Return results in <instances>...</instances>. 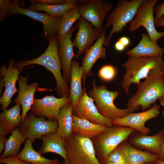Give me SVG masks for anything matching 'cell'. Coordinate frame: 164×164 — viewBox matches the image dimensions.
I'll use <instances>...</instances> for the list:
<instances>
[{
  "label": "cell",
  "instance_id": "cell-1",
  "mask_svg": "<svg viewBox=\"0 0 164 164\" xmlns=\"http://www.w3.org/2000/svg\"><path fill=\"white\" fill-rule=\"evenodd\" d=\"M161 67L152 69L145 80L136 85L137 91L128 99L127 109L132 112L140 106L142 111H146L163 96L164 75Z\"/></svg>",
  "mask_w": 164,
  "mask_h": 164
},
{
  "label": "cell",
  "instance_id": "cell-2",
  "mask_svg": "<svg viewBox=\"0 0 164 164\" xmlns=\"http://www.w3.org/2000/svg\"><path fill=\"white\" fill-rule=\"evenodd\" d=\"M59 44L56 35L54 36L50 41L46 51L39 57L31 60H22L15 63L19 70L29 65L37 64L45 67L53 74L56 86L53 90L60 97H69L70 89L62 74L59 56Z\"/></svg>",
  "mask_w": 164,
  "mask_h": 164
},
{
  "label": "cell",
  "instance_id": "cell-3",
  "mask_svg": "<svg viewBox=\"0 0 164 164\" xmlns=\"http://www.w3.org/2000/svg\"><path fill=\"white\" fill-rule=\"evenodd\" d=\"M67 159L60 164H102L91 139L72 133L64 138Z\"/></svg>",
  "mask_w": 164,
  "mask_h": 164
},
{
  "label": "cell",
  "instance_id": "cell-4",
  "mask_svg": "<svg viewBox=\"0 0 164 164\" xmlns=\"http://www.w3.org/2000/svg\"><path fill=\"white\" fill-rule=\"evenodd\" d=\"M128 57L122 65L125 71L121 83L122 87L127 94L132 84H140L141 80L148 77L152 69L162 67L164 62L162 56Z\"/></svg>",
  "mask_w": 164,
  "mask_h": 164
},
{
  "label": "cell",
  "instance_id": "cell-5",
  "mask_svg": "<svg viewBox=\"0 0 164 164\" xmlns=\"http://www.w3.org/2000/svg\"><path fill=\"white\" fill-rule=\"evenodd\" d=\"M87 93L94 99L100 114L106 118L113 120L123 118L132 112L127 108H119L114 105V101L120 92L116 91H109L104 85L97 87L95 79L93 82L91 90Z\"/></svg>",
  "mask_w": 164,
  "mask_h": 164
},
{
  "label": "cell",
  "instance_id": "cell-6",
  "mask_svg": "<svg viewBox=\"0 0 164 164\" xmlns=\"http://www.w3.org/2000/svg\"><path fill=\"white\" fill-rule=\"evenodd\" d=\"M144 0H119L117 2L114 9L106 18V26H112V28L106 39L104 46L108 47L112 36L123 31L127 24L134 18L137 9Z\"/></svg>",
  "mask_w": 164,
  "mask_h": 164
},
{
  "label": "cell",
  "instance_id": "cell-7",
  "mask_svg": "<svg viewBox=\"0 0 164 164\" xmlns=\"http://www.w3.org/2000/svg\"><path fill=\"white\" fill-rule=\"evenodd\" d=\"M159 0H144L138 7L134 19L129 23L128 29L131 33L144 27L151 40L157 43L160 39L164 37V31L158 32L154 22V9Z\"/></svg>",
  "mask_w": 164,
  "mask_h": 164
},
{
  "label": "cell",
  "instance_id": "cell-8",
  "mask_svg": "<svg viewBox=\"0 0 164 164\" xmlns=\"http://www.w3.org/2000/svg\"><path fill=\"white\" fill-rule=\"evenodd\" d=\"M135 131L128 127L113 125L97 137V148L102 164L110 153Z\"/></svg>",
  "mask_w": 164,
  "mask_h": 164
},
{
  "label": "cell",
  "instance_id": "cell-9",
  "mask_svg": "<svg viewBox=\"0 0 164 164\" xmlns=\"http://www.w3.org/2000/svg\"><path fill=\"white\" fill-rule=\"evenodd\" d=\"M58 125L57 121L46 120L31 111L21 122L19 128L22 135L33 143L45 135L56 132Z\"/></svg>",
  "mask_w": 164,
  "mask_h": 164
},
{
  "label": "cell",
  "instance_id": "cell-10",
  "mask_svg": "<svg viewBox=\"0 0 164 164\" xmlns=\"http://www.w3.org/2000/svg\"><path fill=\"white\" fill-rule=\"evenodd\" d=\"M81 17L95 29L104 31L103 22L113 8L112 4L102 0H77Z\"/></svg>",
  "mask_w": 164,
  "mask_h": 164
},
{
  "label": "cell",
  "instance_id": "cell-11",
  "mask_svg": "<svg viewBox=\"0 0 164 164\" xmlns=\"http://www.w3.org/2000/svg\"><path fill=\"white\" fill-rule=\"evenodd\" d=\"M70 103V97L57 98L53 95H47L40 99L34 98L31 110L38 117L57 121L61 108Z\"/></svg>",
  "mask_w": 164,
  "mask_h": 164
},
{
  "label": "cell",
  "instance_id": "cell-12",
  "mask_svg": "<svg viewBox=\"0 0 164 164\" xmlns=\"http://www.w3.org/2000/svg\"><path fill=\"white\" fill-rule=\"evenodd\" d=\"M19 4L17 1H12L9 15L17 13L21 14L41 22L43 25L44 34L50 41L53 37L58 32L61 17H54L46 13L38 12L22 8Z\"/></svg>",
  "mask_w": 164,
  "mask_h": 164
},
{
  "label": "cell",
  "instance_id": "cell-13",
  "mask_svg": "<svg viewBox=\"0 0 164 164\" xmlns=\"http://www.w3.org/2000/svg\"><path fill=\"white\" fill-rule=\"evenodd\" d=\"M160 108V105L154 104L146 111L137 113L131 112L123 118L112 120V125L129 127L147 135L151 130L145 126V124L149 120L158 117Z\"/></svg>",
  "mask_w": 164,
  "mask_h": 164
},
{
  "label": "cell",
  "instance_id": "cell-14",
  "mask_svg": "<svg viewBox=\"0 0 164 164\" xmlns=\"http://www.w3.org/2000/svg\"><path fill=\"white\" fill-rule=\"evenodd\" d=\"M94 101V99L87 95L84 87L83 95L79 98L77 105L73 108V114L78 118L87 119L95 124L108 127L112 126L113 120L101 115Z\"/></svg>",
  "mask_w": 164,
  "mask_h": 164
},
{
  "label": "cell",
  "instance_id": "cell-15",
  "mask_svg": "<svg viewBox=\"0 0 164 164\" xmlns=\"http://www.w3.org/2000/svg\"><path fill=\"white\" fill-rule=\"evenodd\" d=\"M77 25L78 31L73 43V47L77 50L75 56L77 59L85 53L92 45L94 40L101 36L104 31L95 29L90 22L81 17L78 19Z\"/></svg>",
  "mask_w": 164,
  "mask_h": 164
},
{
  "label": "cell",
  "instance_id": "cell-16",
  "mask_svg": "<svg viewBox=\"0 0 164 164\" xmlns=\"http://www.w3.org/2000/svg\"><path fill=\"white\" fill-rule=\"evenodd\" d=\"M21 70L15 67L13 60H9L7 67L5 65H2L1 67L0 75L3 77L1 80L3 83L5 88L4 92L0 98V109L2 110L6 109L12 102V97L18 91L16 84L19 79Z\"/></svg>",
  "mask_w": 164,
  "mask_h": 164
},
{
  "label": "cell",
  "instance_id": "cell-17",
  "mask_svg": "<svg viewBox=\"0 0 164 164\" xmlns=\"http://www.w3.org/2000/svg\"><path fill=\"white\" fill-rule=\"evenodd\" d=\"M77 28V25L73 26L66 34L61 35L58 34L56 35L59 41L58 53L63 71L62 75L67 83L70 82L71 66L73 58L75 56L71 37Z\"/></svg>",
  "mask_w": 164,
  "mask_h": 164
},
{
  "label": "cell",
  "instance_id": "cell-18",
  "mask_svg": "<svg viewBox=\"0 0 164 164\" xmlns=\"http://www.w3.org/2000/svg\"><path fill=\"white\" fill-rule=\"evenodd\" d=\"M108 27L106 26L103 32L94 44L85 53L81 61L83 69V79L93 75L92 69L96 62L99 59L106 56V49L104 47L106 39L105 33Z\"/></svg>",
  "mask_w": 164,
  "mask_h": 164
},
{
  "label": "cell",
  "instance_id": "cell-19",
  "mask_svg": "<svg viewBox=\"0 0 164 164\" xmlns=\"http://www.w3.org/2000/svg\"><path fill=\"white\" fill-rule=\"evenodd\" d=\"M28 76L21 75L18 80V94L14 100V103H19L22 108L21 122L23 121L33 104L35 93L39 84L34 82L31 84H27Z\"/></svg>",
  "mask_w": 164,
  "mask_h": 164
},
{
  "label": "cell",
  "instance_id": "cell-20",
  "mask_svg": "<svg viewBox=\"0 0 164 164\" xmlns=\"http://www.w3.org/2000/svg\"><path fill=\"white\" fill-rule=\"evenodd\" d=\"M138 44L134 48L127 51L128 56H161L164 53V48L157 43L152 42L147 33H143Z\"/></svg>",
  "mask_w": 164,
  "mask_h": 164
},
{
  "label": "cell",
  "instance_id": "cell-21",
  "mask_svg": "<svg viewBox=\"0 0 164 164\" xmlns=\"http://www.w3.org/2000/svg\"><path fill=\"white\" fill-rule=\"evenodd\" d=\"M73 133L90 139L97 137L108 128L94 123L87 119L80 118L73 114Z\"/></svg>",
  "mask_w": 164,
  "mask_h": 164
},
{
  "label": "cell",
  "instance_id": "cell-22",
  "mask_svg": "<svg viewBox=\"0 0 164 164\" xmlns=\"http://www.w3.org/2000/svg\"><path fill=\"white\" fill-rule=\"evenodd\" d=\"M83 69L79 62L73 60L70 71V97L73 108L77 104L79 98L84 92L82 85V79L83 77Z\"/></svg>",
  "mask_w": 164,
  "mask_h": 164
},
{
  "label": "cell",
  "instance_id": "cell-23",
  "mask_svg": "<svg viewBox=\"0 0 164 164\" xmlns=\"http://www.w3.org/2000/svg\"><path fill=\"white\" fill-rule=\"evenodd\" d=\"M163 139L162 130L155 134L148 136L140 133L131 138L129 143L141 149L151 152L158 155Z\"/></svg>",
  "mask_w": 164,
  "mask_h": 164
},
{
  "label": "cell",
  "instance_id": "cell-24",
  "mask_svg": "<svg viewBox=\"0 0 164 164\" xmlns=\"http://www.w3.org/2000/svg\"><path fill=\"white\" fill-rule=\"evenodd\" d=\"M41 139L42 145L38 152L42 155L49 152L54 153L61 156L64 160L67 159L64 138L55 132L45 135Z\"/></svg>",
  "mask_w": 164,
  "mask_h": 164
},
{
  "label": "cell",
  "instance_id": "cell-25",
  "mask_svg": "<svg viewBox=\"0 0 164 164\" xmlns=\"http://www.w3.org/2000/svg\"><path fill=\"white\" fill-rule=\"evenodd\" d=\"M118 146L125 154L129 164H143L159 159L158 155L138 149L127 142H123Z\"/></svg>",
  "mask_w": 164,
  "mask_h": 164
},
{
  "label": "cell",
  "instance_id": "cell-26",
  "mask_svg": "<svg viewBox=\"0 0 164 164\" xmlns=\"http://www.w3.org/2000/svg\"><path fill=\"white\" fill-rule=\"evenodd\" d=\"M32 143L26 139L24 146L17 157L22 160L32 164H59L58 159H50L43 157L39 152L36 151L32 146Z\"/></svg>",
  "mask_w": 164,
  "mask_h": 164
},
{
  "label": "cell",
  "instance_id": "cell-27",
  "mask_svg": "<svg viewBox=\"0 0 164 164\" xmlns=\"http://www.w3.org/2000/svg\"><path fill=\"white\" fill-rule=\"evenodd\" d=\"M21 105L17 103L12 108L6 109L0 114V127L12 133L21 122Z\"/></svg>",
  "mask_w": 164,
  "mask_h": 164
},
{
  "label": "cell",
  "instance_id": "cell-28",
  "mask_svg": "<svg viewBox=\"0 0 164 164\" xmlns=\"http://www.w3.org/2000/svg\"><path fill=\"white\" fill-rule=\"evenodd\" d=\"M73 107L72 103L67 104L60 109L57 120L58 127L56 133L64 138L73 133Z\"/></svg>",
  "mask_w": 164,
  "mask_h": 164
},
{
  "label": "cell",
  "instance_id": "cell-29",
  "mask_svg": "<svg viewBox=\"0 0 164 164\" xmlns=\"http://www.w3.org/2000/svg\"><path fill=\"white\" fill-rule=\"evenodd\" d=\"M27 9L32 11H43L54 17H60L70 9L78 7L77 0H69L68 2L62 4L50 5L32 3Z\"/></svg>",
  "mask_w": 164,
  "mask_h": 164
},
{
  "label": "cell",
  "instance_id": "cell-30",
  "mask_svg": "<svg viewBox=\"0 0 164 164\" xmlns=\"http://www.w3.org/2000/svg\"><path fill=\"white\" fill-rule=\"evenodd\" d=\"M26 139L21 133L19 127L16 128L7 139L4 152L0 158H5L10 156H16L21 145Z\"/></svg>",
  "mask_w": 164,
  "mask_h": 164
},
{
  "label": "cell",
  "instance_id": "cell-31",
  "mask_svg": "<svg viewBox=\"0 0 164 164\" xmlns=\"http://www.w3.org/2000/svg\"><path fill=\"white\" fill-rule=\"evenodd\" d=\"M80 17L78 7L68 11L61 17L57 32L58 34L64 35L67 33L73 27V23Z\"/></svg>",
  "mask_w": 164,
  "mask_h": 164
},
{
  "label": "cell",
  "instance_id": "cell-32",
  "mask_svg": "<svg viewBox=\"0 0 164 164\" xmlns=\"http://www.w3.org/2000/svg\"><path fill=\"white\" fill-rule=\"evenodd\" d=\"M115 67L112 65L106 64L102 67L98 71L100 78L105 81H110L114 79L117 74Z\"/></svg>",
  "mask_w": 164,
  "mask_h": 164
},
{
  "label": "cell",
  "instance_id": "cell-33",
  "mask_svg": "<svg viewBox=\"0 0 164 164\" xmlns=\"http://www.w3.org/2000/svg\"><path fill=\"white\" fill-rule=\"evenodd\" d=\"M107 159L118 164H129L125 154L119 146L110 153Z\"/></svg>",
  "mask_w": 164,
  "mask_h": 164
},
{
  "label": "cell",
  "instance_id": "cell-34",
  "mask_svg": "<svg viewBox=\"0 0 164 164\" xmlns=\"http://www.w3.org/2000/svg\"><path fill=\"white\" fill-rule=\"evenodd\" d=\"M12 4V1L0 0V21L2 22L5 18L9 15V13Z\"/></svg>",
  "mask_w": 164,
  "mask_h": 164
},
{
  "label": "cell",
  "instance_id": "cell-35",
  "mask_svg": "<svg viewBox=\"0 0 164 164\" xmlns=\"http://www.w3.org/2000/svg\"><path fill=\"white\" fill-rule=\"evenodd\" d=\"M0 163L5 164H32L20 160L17 156H12L5 158H0Z\"/></svg>",
  "mask_w": 164,
  "mask_h": 164
},
{
  "label": "cell",
  "instance_id": "cell-36",
  "mask_svg": "<svg viewBox=\"0 0 164 164\" xmlns=\"http://www.w3.org/2000/svg\"><path fill=\"white\" fill-rule=\"evenodd\" d=\"M154 12L155 13L154 22L155 26L161 18L164 15V2L162 4H158L154 7Z\"/></svg>",
  "mask_w": 164,
  "mask_h": 164
},
{
  "label": "cell",
  "instance_id": "cell-37",
  "mask_svg": "<svg viewBox=\"0 0 164 164\" xmlns=\"http://www.w3.org/2000/svg\"><path fill=\"white\" fill-rule=\"evenodd\" d=\"M69 0H30V3H36L46 5H56L66 3L69 2Z\"/></svg>",
  "mask_w": 164,
  "mask_h": 164
},
{
  "label": "cell",
  "instance_id": "cell-38",
  "mask_svg": "<svg viewBox=\"0 0 164 164\" xmlns=\"http://www.w3.org/2000/svg\"><path fill=\"white\" fill-rule=\"evenodd\" d=\"M162 130L163 134V141L161 145L159 154L158 155L159 156V160L164 161V128Z\"/></svg>",
  "mask_w": 164,
  "mask_h": 164
},
{
  "label": "cell",
  "instance_id": "cell-39",
  "mask_svg": "<svg viewBox=\"0 0 164 164\" xmlns=\"http://www.w3.org/2000/svg\"><path fill=\"white\" fill-rule=\"evenodd\" d=\"M114 49L118 52H122L125 50L126 47L118 41L116 42L114 44Z\"/></svg>",
  "mask_w": 164,
  "mask_h": 164
},
{
  "label": "cell",
  "instance_id": "cell-40",
  "mask_svg": "<svg viewBox=\"0 0 164 164\" xmlns=\"http://www.w3.org/2000/svg\"><path fill=\"white\" fill-rule=\"evenodd\" d=\"M118 41L121 43L126 47L128 46L131 43L129 38L125 36L120 37Z\"/></svg>",
  "mask_w": 164,
  "mask_h": 164
},
{
  "label": "cell",
  "instance_id": "cell-41",
  "mask_svg": "<svg viewBox=\"0 0 164 164\" xmlns=\"http://www.w3.org/2000/svg\"><path fill=\"white\" fill-rule=\"evenodd\" d=\"M7 140L5 136L0 138V154L5 149Z\"/></svg>",
  "mask_w": 164,
  "mask_h": 164
},
{
  "label": "cell",
  "instance_id": "cell-42",
  "mask_svg": "<svg viewBox=\"0 0 164 164\" xmlns=\"http://www.w3.org/2000/svg\"><path fill=\"white\" fill-rule=\"evenodd\" d=\"M155 26L157 27L164 26V15L161 18Z\"/></svg>",
  "mask_w": 164,
  "mask_h": 164
},
{
  "label": "cell",
  "instance_id": "cell-43",
  "mask_svg": "<svg viewBox=\"0 0 164 164\" xmlns=\"http://www.w3.org/2000/svg\"><path fill=\"white\" fill-rule=\"evenodd\" d=\"M159 101L160 104L161 105L164 106V95L162 98L159 99Z\"/></svg>",
  "mask_w": 164,
  "mask_h": 164
},
{
  "label": "cell",
  "instance_id": "cell-44",
  "mask_svg": "<svg viewBox=\"0 0 164 164\" xmlns=\"http://www.w3.org/2000/svg\"><path fill=\"white\" fill-rule=\"evenodd\" d=\"M103 164H118L110 161L108 159H106L104 162Z\"/></svg>",
  "mask_w": 164,
  "mask_h": 164
},
{
  "label": "cell",
  "instance_id": "cell-45",
  "mask_svg": "<svg viewBox=\"0 0 164 164\" xmlns=\"http://www.w3.org/2000/svg\"><path fill=\"white\" fill-rule=\"evenodd\" d=\"M156 164H164V161H162L158 159L155 161Z\"/></svg>",
  "mask_w": 164,
  "mask_h": 164
},
{
  "label": "cell",
  "instance_id": "cell-46",
  "mask_svg": "<svg viewBox=\"0 0 164 164\" xmlns=\"http://www.w3.org/2000/svg\"><path fill=\"white\" fill-rule=\"evenodd\" d=\"M143 164H156V163L155 161V162H146Z\"/></svg>",
  "mask_w": 164,
  "mask_h": 164
},
{
  "label": "cell",
  "instance_id": "cell-47",
  "mask_svg": "<svg viewBox=\"0 0 164 164\" xmlns=\"http://www.w3.org/2000/svg\"><path fill=\"white\" fill-rule=\"evenodd\" d=\"M161 68H162V71L164 75V62H163V64Z\"/></svg>",
  "mask_w": 164,
  "mask_h": 164
},
{
  "label": "cell",
  "instance_id": "cell-48",
  "mask_svg": "<svg viewBox=\"0 0 164 164\" xmlns=\"http://www.w3.org/2000/svg\"><path fill=\"white\" fill-rule=\"evenodd\" d=\"M163 114L164 116V110H163Z\"/></svg>",
  "mask_w": 164,
  "mask_h": 164
}]
</instances>
